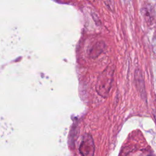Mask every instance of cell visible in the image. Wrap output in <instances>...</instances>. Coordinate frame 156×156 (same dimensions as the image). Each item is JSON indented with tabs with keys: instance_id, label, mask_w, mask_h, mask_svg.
<instances>
[{
	"instance_id": "obj_2",
	"label": "cell",
	"mask_w": 156,
	"mask_h": 156,
	"mask_svg": "<svg viewBox=\"0 0 156 156\" xmlns=\"http://www.w3.org/2000/svg\"><path fill=\"white\" fill-rule=\"evenodd\" d=\"M79 151L82 156H94V144L90 135L86 134L83 136L79 147Z\"/></svg>"
},
{
	"instance_id": "obj_3",
	"label": "cell",
	"mask_w": 156,
	"mask_h": 156,
	"mask_svg": "<svg viewBox=\"0 0 156 156\" xmlns=\"http://www.w3.org/2000/svg\"><path fill=\"white\" fill-rule=\"evenodd\" d=\"M135 79L137 89L140 92L141 96L146 98V95L144 80H143L141 73L140 72V70H136L135 73Z\"/></svg>"
},
{
	"instance_id": "obj_4",
	"label": "cell",
	"mask_w": 156,
	"mask_h": 156,
	"mask_svg": "<svg viewBox=\"0 0 156 156\" xmlns=\"http://www.w3.org/2000/svg\"><path fill=\"white\" fill-rule=\"evenodd\" d=\"M105 48V43L104 41H98V43H95L94 46L91 47V48L89 51V55L90 57L92 58H95L98 57L102 52L104 51Z\"/></svg>"
},
{
	"instance_id": "obj_1",
	"label": "cell",
	"mask_w": 156,
	"mask_h": 156,
	"mask_svg": "<svg viewBox=\"0 0 156 156\" xmlns=\"http://www.w3.org/2000/svg\"><path fill=\"white\" fill-rule=\"evenodd\" d=\"M114 74V68L107 67L99 76L96 85V90L101 96L106 98L110 90Z\"/></svg>"
},
{
	"instance_id": "obj_5",
	"label": "cell",
	"mask_w": 156,
	"mask_h": 156,
	"mask_svg": "<svg viewBox=\"0 0 156 156\" xmlns=\"http://www.w3.org/2000/svg\"><path fill=\"white\" fill-rule=\"evenodd\" d=\"M106 6L110 10H114L115 9V5H114V1H104V2Z\"/></svg>"
}]
</instances>
